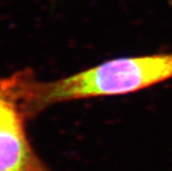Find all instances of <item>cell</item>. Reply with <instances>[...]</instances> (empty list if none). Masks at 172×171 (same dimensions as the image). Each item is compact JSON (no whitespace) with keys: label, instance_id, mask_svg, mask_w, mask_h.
<instances>
[{"label":"cell","instance_id":"obj_2","mask_svg":"<svg viewBox=\"0 0 172 171\" xmlns=\"http://www.w3.org/2000/svg\"><path fill=\"white\" fill-rule=\"evenodd\" d=\"M30 69L0 76V171H51L26 130L24 96Z\"/></svg>","mask_w":172,"mask_h":171},{"label":"cell","instance_id":"obj_1","mask_svg":"<svg viewBox=\"0 0 172 171\" xmlns=\"http://www.w3.org/2000/svg\"><path fill=\"white\" fill-rule=\"evenodd\" d=\"M171 78L172 53L116 58L50 82H39L33 73L27 83L24 108L30 120L56 104L127 95Z\"/></svg>","mask_w":172,"mask_h":171}]
</instances>
